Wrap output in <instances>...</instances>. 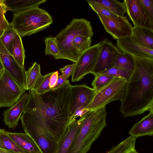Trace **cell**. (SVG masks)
<instances>
[{
	"label": "cell",
	"mask_w": 153,
	"mask_h": 153,
	"mask_svg": "<svg viewBox=\"0 0 153 153\" xmlns=\"http://www.w3.org/2000/svg\"><path fill=\"white\" fill-rule=\"evenodd\" d=\"M133 57L134 69L120 108L124 118L153 111V57Z\"/></svg>",
	"instance_id": "cell-2"
},
{
	"label": "cell",
	"mask_w": 153,
	"mask_h": 153,
	"mask_svg": "<svg viewBox=\"0 0 153 153\" xmlns=\"http://www.w3.org/2000/svg\"><path fill=\"white\" fill-rule=\"evenodd\" d=\"M96 91L85 84L71 85L70 98V111L72 115L77 108H85L92 101Z\"/></svg>",
	"instance_id": "cell-14"
},
{
	"label": "cell",
	"mask_w": 153,
	"mask_h": 153,
	"mask_svg": "<svg viewBox=\"0 0 153 153\" xmlns=\"http://www.w3.org/2000/svg\"><path fill=\"white\" fill-rule=\"evenodd\" d=\"M7 134L25 153H41L36 144L27 133L8 132Z\"/></svg>",
	"instance_id": "cell-18"
},
{
	"label": "cell",
	"mask_w": 153,
	"mask_h": 153,
	"mask_svg": "<svg viewBox=\"0 0 153 153\" xmlns=\"http://www.w3.org/2000/svg\"><path fill=\"white\" fill-rule=\"evenodd\" d=\"M18 33L10 23L8 28L0 37V41L6 49L12 55V42Z\"/></svg>",
	"instance_id": "cell-28"
},
{
	"label": "cell",
	"mask_w": 153,
	"mask_h": 153,
	"mask_svg": "<svg viewBox=\"0 0 153 153\" xmlns=\"http://www.w3.org/2000/svg\"><path fill=\"white\" fill-rule=\"evenodd\" d=\"M116 47L123 53L133 56L153 57V50L140 45L132 40L129 37L117 40Z\"/></svg>",
	"instance_id": "cell-16"
},
{
	"label": "cell",
	"mask_w": 153,
	"mask_h": 153,
	"mask_svg": "<svg viewBox=\"0 0 153 153\" xmlns=\"http://www.w3.org/2000/svg\"><path fill=\"white\" fill-rule=\"evenodd\" d=\"M105 107L88 111L68 153H87L107 126Z\"/></svg>",
	"instance_id": "cell-3"
},
{
	"label": "cell",
	"mask_w": 153,
	"mask_h": 153,
	"mask_svg": "<svg viewBox=\"0 0 153 153\" xmlns=\"http://www.w3.org/2000/svg\"><path fill=\"white\" fill-rule=\"evenodd\" d=\"M25 91L4 69L0 74V108L13 106L20 100Z\"/></svg>",
	"instance_id": "cell-8"
},
{
	"label": "cell",
	"mask_w": 153,
	"mask_h": 153,
	"mask_svg": "<svg viewBox=\"0 0 153 153\" xmlns=\"http://www.w3.org/2000/svg\"><path fill=\"white\" fill-rule=\"evenodd\" d=\"M106 32L114 39L130 37L133 27L129 22L127 16L112 17L97 14Z\"/></svg>",
	"instance_id": "cell-10"
},
{
	"label": "cell",
	"mask_w": 153,
	"mask_h": 153,
	"mask_svg": "<svg viewBox=\"0 0 153 153\" xmlns=\"http://www.w3.org/2000/svg\"><path fill=\"white\" fill-rule=\"evenodd\" d=\"M141 3L149 17L153 20V0H140Z\"/></svg>",
	"instance_id": "cell-36"
},
{
	"label": "cell",
	"mask_w": 153,
	"mask_h": 153,
	"mask_svg": "<svg viewBox=\"0 0 153 153\" xmlns=\"http://www.w3.org/2000/svg\"><path fill=\"white\" fill-rule=\"evenodd\" d=\"M88 5L97 14H99L106 16L117 17V16L112 13L105 7L92 2L91 0H87Z\"/></svg>",
	"instance_id": "cell-35"
},
{
	"label": "cell",
	"mask_w": 153,
	"mask_h": 153,
	"mask_svg": "<svg viewBox=\"0 0 153 153\" xmlns=\"http://www.w3.org/2000/svg\"><path fill=\"white\" fill-rule=\"evenodd\" d=\"M126 13L134 26L153 30V20L143 8L140 0H124Z\"/></svg>",
	"instance_id": "cell-13"
},
{
	"label": "cell",
	"mask_w": 153,
	"mask_h": 153,
	"mask_svg": "<svg viewBox=\"0 0 153 153\" xmlns=\"http://www.w3.org/2000/svg\"><path fill=\"white\" fill-rule=\"evenodd\" d=\"M75 65V63L71 65H66L63 68H60L62 75L66 79H68L69 76L73 74Z\"/></svg>",
	"instance_id": "cell-37"
},
{
	"label": "cell",
	"mask_w": 153,
	"mask_h": 153,
	"mask_svg": "<svg viewBox=\"0 0 153 153\" xmlns=\"http://www.w3.org/2000/svg\"><path fill=\"white\" fill-rule=\"evenodd\" d=\"M28 94H25L20 100L3 113V121L10 128H14L19 125V121L24 110Z\"/></svg>",
	"instance_id": "cell-15"
},
{
	"label": "cell",
	"mask_w": 153,
	"mask_h": 153,
	"mask_svg": "<svg viewBox=\"0 0 153 153\" xmlns=\"http://www.w3.org/2000/svg\"><path fill=\"white\" fill-rule=\"evenodd\" d=\"M88 111L87 109L82 107H80L77 108L71 117L70 120L71 124L76 121L77 117H83Z\"/></svg>",
	"instance_id": "cell-38"
},
{
	"label": "cell",
	"mask_w": 153,
	"mask_h": 153,
	"mask_svg": "<svg viewBox=\"0 0 153 153\" xmlns=\"http://www.w3.org/2000/svg\"><path fill=\"white\" fill-rule=\"evenodd\" d=\"M41 75L40 65L35 62L27 71H25V90L34 89L36 82Z\"/></svg>",
	"instance_id": "cell-24"
},
{
	"label": "cell",
	"mask_w": 153,
	"mask_h": 153,
	"mask_svg": "<svg viewBox=\"0 0 153 153\" xmlns=\"http://www.w3.org/2000/svg\"><path fill=\"white\" fill-rule=\"evenodd\" d=\"M96 3L102 6L112 13L118 16H123L126 13L124 1L116 0H91Z\"/></svg>",
	"instance_id": "cell-22"
},
{
	"label": "cell",
	"mask_w": 153,
	"mask_h": 153,
	"mask_svg": "<svg viewBox=\"0 0 153 153\" xmlns=\"http://www.w3.org/2000/svg\"><path fill=\"white\" fill-rule=\"evenodd\" d=\"M25 133L33 140L41 153H55L58 144L47 131L44 124L36 119L22 115L20 119Z\"/></svg>",
	"instance_id": "cell-6"
},
{
	"label": "cell",
	"mask_w": 153,
	"mask_h": 153,
	"mask_svg": "<svg viewBox=\"0 0 153 153\" xmlns=\"http://www.w3.org/2000/svg\"></svg>",
	"instance_id": "cell-44"
},
{
	"label": "cell",
	"mask_w": 153,
	"mask_h": 153,
	"mask_svg": "<svg viewBox=\"0 0 153 153\" xmlns=\"http://www.w3.org/2000/svg\"><path fill=\"white\" fill-rule=\"evenodd\" d=\"M100 42V48L97 60L91 73L94 76L99 73L113 67L115 59L120 52L116 46L107 39Z\"/></svg>",
	"instance_id": "cell-11"
},
{
	"label": "cell",
	"mask_w": 153,
	"mask_h": 153,
	"mask_svg": "<svg viewBox=\"0 0 153 153\" xmlns=\"http://www.w3.org/2000/svg\"><path fill=\"white\" fill-rule=\"evenodd\" d=\"M0 58L4 69L20 86L25 88V78L24 69L18 64L0 41Z\"/></svg>",
	"instance_id": "cell-12"
},
{
	"label": "cell",
	"mask_w": 153,
	"mask_h": 153,
	"mask_svg": "<svg viewBox=\"0 0 153 153\" xmlns=\"http://www.w3.org/2000/svg\"><path fill=\"white\" fill-rule=\"evenodd\" d=\"M5 3L9 10L15 13L30 8L38 7L46 0H4Z\"/></svg>",
	"instance_id": "cell-21"
},
{
	"label": "cell",
	"mask_w": 153,
	"mask_h": 153,
	"mask_svg": "<svg viewBox=\"0 0 153 153\" xmlns=\"http://www.w3.org/2000/svg\"><path fill=\"white\" fill-rule=\"evenodd\" d=\"M69 80L65 78L62 75L59 76L56 84L53 88H56L61 87L66 83Z\"/></svg>",
	"instance_id": "cell-40"
},
{
	"label": "cell",
	"mask_w": 153,
	"mask_h": 153,
	"mask_svg": "<svg viewBox=\"0 0 153 153\" xmlns=\"http://www.w3.org/2000/svg\"><path fill=\"white\" fill-rule=\"evenodd\" d=\"M7 132L0 129V148L17 153H25L9 136Z\"/></svg>",
	"instance_id": "cell-26"
},
{
	"label": "cell",
	"mask_w": 153,
	"mask_h": 153,
	"mask_svg": "<svg viewBox=\"0 0 153 153\" xmlns=\"http://www.w3.org/2000/svg\"><path fill=\"white\" fill-rule=\"evenodd\" d=\"M127 81L124 79L114 77L111 81L96 93L92 101L85 108L88 111L105 107L110 102H121L126 91Z\"/></svg>",
	"instance_id": "cell-7"
},
{
	"label": "cell",
	"mask_w": 153,
	"mask_h": 153,
	"mask_svg": "<svg viewBox=\"0 0 153 153\" xmlns=\"http://www.w3.org/2000/svg\"><path fill=\"white\" fill-rule=\"evenodd\" d=\"M130 136L136 138L153 135V111L143 117L133 125L129 132Z\"/></svg>",
	"instance_id": "cell-19"
},
{
	"label": "cell",
	"mask_w": 153,
	"mask_h": 153,
	"mask_svg": "<svg viewBox=\"0 0 153 153\" xmlns=\"http://www.w3.org/2000/svg\"><path fill=\"white\" fill-rule=\"evenodd\" d=\"M132 73L122 68L113 67L98 74L110 76L113 77H118L124 79L127 81Z\"/></svg>",
	"instance_id": "cell-31"
},
{
	"label": "cell",
	"mask_w": 153,
	"mask_h": 153,
	"mask_svg": "<svg viewBox=\"0 0 153 153\" xmlns=\"http://www.w3.org/2000/svg\"><path fill=\"white\" fill-rule=\"evenodd\" d=\"M129 38L140 45L153 50V30L138 26H134L132 34Z\"/></svg>",
	"instance_id": "cell-20"
},
{
	"label": "cell",
	"mask_w": 153,
	"mask_h": 153,
	"mask_svg": "<svg viewBox=\"0 0 153 153\" xmlns=\"http://www.w3.org/2000/svg\"><path fill=\"white\" fill-rule=\"evenodd\" d=\"M12 55L20 66L24 69L25 50L22 37L18 34L15 36L12 42Z\"/></svg>",
	"instance_id": "cell-23"
},
{
	"label": "cell",
	"mask_w": 153,
	"mask_h": 153,
	"mask_svg": "<svg viewBox=\"0 0 153 153\" xmlns=\"http://www.w3.org/2000/svg\"><path fill=\"white\" fill-rule=\"evenodd\" d=\"M0 153H17L13 152L10 151L9 150L4 149L0 148Z\"/></svg>",
	"instance_id": "cell-41"
},
{
	"label": "cell",
	"mask_w": 153,
	"mask_h": 153,
	"mask_svg": "<svg viewBox=\"0 0 153 153\" xmlns=\"http://www.w3.org/2000/svg\"><path fill=\"white\" fill-rule=\"evenodd\" d=\"M83 117L76 120L70 126L68 131L58 143L55 153H68L73 142L79 131Z\"/></svg>",
	"instance_id": "cell-17"
},
{
	"label": "cell",
	"mask_w": 153,
	"mask_h": 153,
	"mask_svg": "<svg viewBox=\"0 0 153 153\" xmlns=\"http://www.w3.org/2000/svg\"><path fill=\"white\" fill-rule=\"evenodd\" d=\"M100 48V42L82 53L76 62L71 77L72 82H78L91 73L96 64Z\"/></svg>",
	"instance_id": "cell-9"
},
{
	"label": "cell",
	"mask_w": 153,
	"mask_h": 153,
	"mask_svg": "<svg viewBox=\"0 0 153 153\" xmlns=\"http://www.w3.org/2000/svg\"><path fill=\"white\" fill-rule=\"evenodd\" d=\"M136 138L130 135L106 153H126L135 149Z\"/></svg>",
	"instance_id": "cell-27"
},
{
	"label": "cell",
	"mask_w": 153,
	"mask_h": 153,
	"mask_svg": "<svg viewBox=\"0 0 153 153\" xmlns=\"http://www.w3.org/2000/svg\"><path fill=\"white\" fill-rule=\"evenodd\" d=\"M9 10L4 0H0V37L10 25L5 16V14Z\"/></svg>",
	"instance_id": "cell-34"
},
{
	"label": "cell",
	"mask_w": 153,
	"mask_h": 153,
	"mask_svg": "<svg viewBox=\"0 0 153 153\" xmlns=\"http://www.w3.org/2000/svg\"><path fill=\"white\" fill-rule=\"evenodd\" d=\"M43 41L45 45V54L52 56L55 58L59 53L55 37L49 36L45 37Z\"/></svg>",
	"instance_id": "cell-32"
},
{
	"label": "cell",
	"mask_w": 153,
	"mask_h": 153,
	"mask_svg": "<svg viewBox=\"0 0 153 153\" xmlns=\"http://www.w3.org/2000/svg\"><path fill=\"white\" fill-rule=\"evenodd\" d=\"M92 39L85 36L79 35L76 36L73 42V46L81 54L91 46Z\"/></svg>",
	"instance_id": "cell-30"
},
{
	"label": "cell",
	"mask_w": 153,
	"mask_h": 153,
	"mask_svg": "<svg viewBox=\"0 0 153 153\" xmlns=\"http://www.w3.org/2000/svg\"><path fill=\"white\" fill-rule=\"evenodd\" d=\"M134 66V61L133 56L120 52L115 59L113 67L122 68L132 73Z\"/></svg>",
	"instance_id": "cell-25"
},
{
	"label": "cell",
	"mask_w": 153,
	"mask_h": 153,
	"mask_svg": "<svg viewBox=\"0 0 153 153\" xmlns=\"http://www.w3.org/2000/svg\"><path fill=\"white\" fill-rule=\"evenodd\" d=\"M126 153H139L138 152L136 149H134L132 150H131L127 152H126Z\"/></svg>",
	"instance_id": "cell-43"
},
{
	"label": "cell",
	"mask_w": 153,
	"mask_h": 153,
	"mask_svg": "<svg viewBox=\"0 0 153 153\" xmlns=\"http://www.w3.org/2000/svg\"><path fill=\"white\" fill-rule=\"evenodd\" d=\"M71 86L68 81L41 95L34 89L29 90L23 112L42 122L58 144L71 124Z\"/></svg>",
	"instance_id": "cell-1"
},
{
	"label": "cell",
	"mask_w": 153,
	"mask_h": 153,
	"mask_svg": "<svg viewBox=\"0 0 153 153\" xmlns=\"http://www.w3.org/2000/svg\"><path fill=\"white\" fill-rule=\"evenodd\" d=\"M4 70V68L0 58V74Z\"/></svg>",
	"instance_id": "cell-42"
},
{
	"label": "cell",
	"mask_w": 153,
	"mask_h": 153,
	"mask_svg": "<svg viewBox=\"0 0 153 153\" xmlns=\"http://www.w3.org/2000/svg\"><path fill=\"white\" fill-rule=\"evenodd\" d=\"M53 22L52 17L48 12L35 7L15 13L10 24L22 37L42 30Z\"/></svg>",
	"instance_id": "cell-5"
},
{
	"label": "cell",
	"mask_w": 153,
	"mask_h": 153,
	"mask_svg": "<svg viewBox=\"0 0 153 153\" xmlns=\"http://www.w3.org/2000/svg\"><path fill=\"white\" fill-rule=\"evenodd\" d=\"M113 78L105 75H97L95 76V78L91 83L93 88L96 91L99 90L110 82Z\"/></svg>",
	"instance_id": "cell-33"
},
{
	"label": "cell",
	"mask_w": 153,
	"mask_h": 153,
	"mask_svg": "<svg viewBox=\"0 0 153 153\" xmlns=\"http://www.w3.org/2000/svg\"><path fill=\"white\" fill-rule=\"evenodd\" d=\"M53 72L45 75H41L37 79L34 89L37 93L41 95L51 90L49 84L51 77Z\"/></svg>",
	"instance_id": "cell-29"
},
{
	"label": "cell",
	"mask_w": 153,
	"mask_h": 153,
	"mask_svg": "<svg viewBox=\"0 0 153 153\" xmlns=\"http://www.w3.org/2000/svg\"><path fill=\"white\" fill-rule=\"evenodd\" d=\"M59 76V71H56L53 73L50 79L49 87L51 88H53L57 83Z\"/></svg>",
	"instance_id": "cell-39"
},
{
	"label": "cell",
	"mask_w": 153,
	"mask_h": 153,
	"mask_svg": "<svg viewBox=\"0 0 153 153\" xmlns=\"http://www.w3.org/2000/svg\"><path fill=\"white\" fill-rule=\"evenodd\" d=\"M79 35L91 38L94 35L90 22L86 19H74L55 37L59 51L55 59H65L76 62L80 54L73 46V42Z\"/></svg>",
	"instance_id": "cell-4"
}]
</instances>
